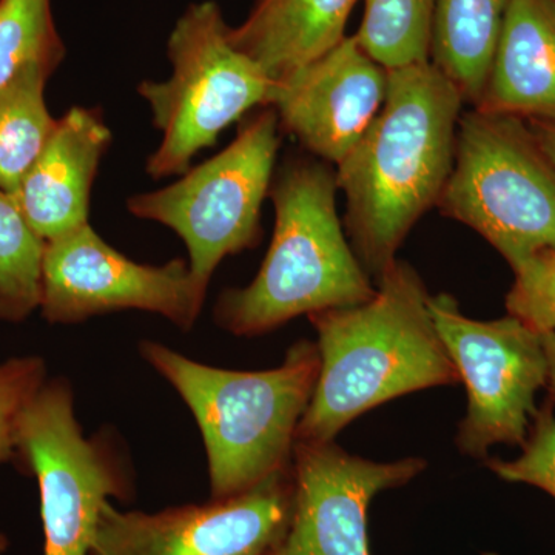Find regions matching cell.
Returning a JSON list of instances; mask_svg holds the SVG:
<instances>
[{"mask_svg": "<svg viewBox=\"0 0 555 555\" xmlns=\"http://www.w3.org/2000/svg\"><path fill=\"white\" fill-rule=\"evenodd\" d=\"M462 94L430 62L389 69L385 104L337 166L350 246L375 283L437 207L452 167Z\"/></svg>", "mask_w": 555, "mask_h": 555, "instance_id": "obj_1", "label": "cell"}, {"mask_svg": "<svg viewBox=\"0 0 555 555\" xmlns=\"http://www.w3.org/2000/svg\"><path fill=\"white\" fill-rule=\"evenodd\" d=\"M429 298L418 273L397 259L369 301L309 315L318 332L320 375L297 441H334L357 416L386 401L460 383Z\"/></svg>", "mask_w": 555, "mask_h": 555, "instance_id": "obj_2", "label": "cell"}, {"mask_svg": "<svg viewBox=\"0 0 555 555\" xmlns=\"http://www.w3.org/2000/svg\"><path fill=\"white\" fill-rule=\"evenodd\" d=\"M337 192V171L321 160L292 158L273 173L272 244L257 278L219 297V326L238 337H255L292 318L363 305L374 297L377 286L343 230Z\"/></svg>", "mask_w": 555, "mask_h": 555, "instance_id": "obj_3", "label": "cell"}, {"mask_svg": "<svg viewBox=\"0 0 555 555\" xmlns=\"http://www.w3.org/2000/svg\"><path fill=\"white\" fill-rule=\"evenodd\" d=\"M141 352L195 415L215 500L244 494L288 469L320 375L315 343H297L280 367L262 372L206 366L152 341L142 343Z\"/></svg>", "mask_w": 555, "mask_h": 555, "instance_id": "obj_4", "label": "cell"}, {"mask_svg": "<svg viewBox=\"0 0 555 555\" xmlns=\"http://www.w3.org/2000/svg\"><path fill=\"white\" fill-rule=\"evenodd\" d=\"M437 207L476 230L513 270L555 250V169L517 116L474 108L460 118Z\"/></svg>", "mask_w": 555, "mask_h": 555, "instance_id": "obj_5", "label": "cell"}, {"mask_svg": "<svg viewBox=\"0 0 555 555\" xmlns=\"http://www.w3.org/2000/svg\"><path fill=\"white\" fill-rule=\"evenodd\" d=\"M230 28L214 0L192 3L167 42L170 79L139 83L138 93L163 131L145 166L149 177L188 173L192 159L214 147L230 124L250 109L270 107L275 80L233 46Z\"/></svg>", "mask_w": 555, "mask_h": 555, "instance_id": "obj_6", "label": "cell"}, {"mask_svg": "<svg viewBox=\"0 0 555 555\" xmlns=\"http://www.w3.org/2000/svg\"><path fill=\"white\" fill-rule=\"evenodd\" d=\"M280 147L273 107L241 122L235 141L169 188L127 201L137 218L177 232L189 250V266L201 283H210L219 262L261 241V208L269 195Z\"/></svg>", "mask_w": 555, "mask_h": 555, "instance_id": "obj_7", "label": "cell"}, {"mask_svg": "<svg viewBox=\"0 0 555 555\" xmlns=\"http://www.w3.org/2000/svg\"><path fill=\"white\" fill-rule=\"evenodd\" d=\"M429 310L466 386L467 411L456 448L473 459H486L495 444L524 447L539 409L537 393L547 383L542 334L513 315L467 318L448 294L430 297Z\"/></svg>", "mask_w": 555, "mask_h": 555, "instance_id": "obj_8", "label": "cell"}, {"mask_svg": "<svg viewBox=\"0 0 555 555\" xmlns=\"http://www.w3.org/2000/svg\"><path fill=\"white\" fill-rule=\"evenodd\" d=\"M17 456L38 478L43 555H90L101 507L126 483L108 449L80 433L67 383H43L25 409Z\"/></svg>", "mask_w": 555, "mask_h": 555, "instance_id": "obj_9", "label": "cell"}, {"mask_svg": "<svg viewBox=\"0 0 555 555\" xmlns=\"http://www.w3.org/2000/svg\"><path fill=\"white\" fill-rule=\"evenodd\" d=\"M207 287L184 259L160 268L138 264L87 222L47 243L39 309L47 321L61 324L116 310H145L189 331L198 320Z\"/></svg>", "mask_w": 555, "mask_h": 555, "instance_id": "obj_10", "label": "cell"}, {"mask_svg": "<svg viewBox=\"0 0 555 555\" xmlns=\"http://www.w3.org/2000/svg\"><path fill=\"white\" fill-rule=\"evenodd\" d=\"M292 511L288 469L210 505L142 514L105 502L90 555H266L286 539Z\"/></svg>", "mask_w": 555, "mask_h": 555, "instance_id": "obj_11", "label": "cell"}, {"mask_svg": "<svg viewBox=\"0 0 555 555\" xmlns=\"http://www.w3.org/2000/svg\"><path fill=\"white\" fill-rule=\"evenodd\" d=\"M425 467L416 456L377 463L350 455L334 441H295L294 511L281 546L291 555H371L372 499L406 485Z\"/></svg>", "mask_w": 555, "mask_h": 555, "instance_id": "obj_12", "label": "cell"}, {"mask_svg": "<svg viewBox=\"0 0 555 555\" xmlns=\"http://www.w3.org/2000/svg\"><path fill=\"white\" fill-rule=\"evenodd\" d=\"M389 69L346 36L334 49L276 80L270 107L280 130L324 163L338 166L386 101Z\"/></svg>", "mask_w": 555, "mask_h": 555, "instance_id": "obj_13", "label": "cell"}, {"mask_svg": "<svg viewBox=\"0 0 555 555\" xmlns=\"http://www.w3.org/2000/svg\"><path fill=\"white\" fill-rule=\"evenodd\" d=\"M112 131L100 109L73 107L14 193L33 230L49 243L89 222L90 193Z\"/></svg>", "mask_w": 555, "mask_h": 555, "instance_id": "obj_14", "label": "cell"}, {"mask_svg": "<svg viewBox=\"0 0 555 555\" xmlns=\"http://www.w3.org/2000/svg\"><path fill=\"white\" fill-rule=\"evenodd\" d=\"M477 109L555 120V0H511Z\"/></svg>", "mask_w": 555, "mask_h": 555, "instance_id": "obj_15", "label": "cell"}, {"mask_svg": "<svg viewBox=\"0 0 555 555\" xmlns=\"http://www.w3.org/2000/svg\"><path fill=\"white\" fill-rule=\"evenodd\" d=\"M357 2L254 0L243 24L230 28V39L276 82L341 42Z\"/></svg>", "mask_w": 555, "mask_h": 555, "instance_id": "obj_16", "label": "cell"}, {"mask_svg": "<svg viewBox=\"0 0 555 555\" xmlns=\"http://www.w3.org/2000/svg\"><path fill=\"white\" fill-rule=\"evenodd\" d=\"M511 0H434L429 62L474 107L483 93Z\"/></svg>", "mask_w": 555, "mask_h": 555, "instance_id": "obj_17", "label": "cell"}, {"mask_svg": "<svg viewBox=\"0 0 555 555\" xmlns=\"http://www.w3.org/2000/svg\"><path fill=\"white\" fill-rule=\"evenodd\" d=\"M53 69L30 65L0 89V190L14 195L57 126L46 102Z\"/></svg>", "mask_w": 555, "mask_h": 555, "instance_id": "obj_18", "label": "cell"}, {"mask_svg": "<svg viewBox=\"0 0 555 555\" xmlns=\"http://www.w3.org/2000/svg\"><path fill=\"white\" fill-rule=\"evenodd\" d=\"M46 246L16 199L0 190V320L21 323L40 308Z\"/></svg>", "mask_w": 555, "mask_h": 555, "instance_id": "obj_19", "label": "cell"}, {"mask_svg": "<svg viewBox=\"0 0 555 555\" xmlns=\"http://www.w3.org/2000/svg\"><path fill=\"white\" fill-rule=\"evenodd\" d=\"M434 0H364L358 46L386 69L429 62Z\"/></svg>", "mask_w": 555, "mask_h": 555, "instance_id": "obj_20", "label": "cell"}, {"mask_svg": "<svg viewBox=\"0 0 555 555\" xmlns=\"http://www.w3.org/2000/svg\"><path fill=\"white\" fill-rule=\"evenodd\" d=\"M64 57L51 0H0V89L30 65L56 72Z\"/></svg>", "mask_w": 555, "mask_h": 555, "instance_id": "obj_21", "label": "cell"}, {"mask_svg": "<svg viewBox=\"0 0 555 555\" xmlns=\"http://www.w3.org/2000/svg\"><path fill=\"white\" fill-rule=\"evenodd\" d=\"M46 377V363L39 357L11 358L0 364V465L17 456L22 415ZM7 546L9 540L0 534V555Z\"/></svg>", "mask_w": 555, "mask_h": 555, "instance_id": "obj_22", "label": "cell"}, {"mask_svg": "<svg viewBox=\"0 0 555 555\" xmlns=\"http://www.w3.org/2000/svg\"><path fill=\"white\" fill-rule=\"evenodd\" d=\"M489 469L509 483L535 486L555 500L554 403L537 409L521 454L516 460L489 459Z\"/></svg>", "mask_w": 555, "mask_h": 555, "instance_id": "obj_23", "label": "cell"}, {"mask_svg": "<svg viewBox=\"0 0 555 555\" xmlns=\"http://www.w3.org/2000/svg\"><path fill=\"white\" fill-rule=\"evenodd\" d=\"M507 292V315L518 318L539 334L555 332V250L542 251L514 270Z\"/></svg>", "mask_w": 555, "mask_h": 555, "instance_id": "obj_24", "label": "cell"}, {"mask_svg": "<svg viewBox=\"0 0 555 555\" xmlns=\"http://www.w3.org/2000/svg\"><path fill=\"white\" fill-rule=\"evenodd\" d=\"M526 122L534 134L537 144L555 169V120H526Z\"/></svg>", "mask_w": 555, "mask_h": 555, "instance_id": "obj_25", "label": "cell"}, {"mask_svg": "<svg viewBox=\"0 0 555 555\" xmlns=\"http://www.w3.org/2000/svg\"><path fill=\"white\" fill-rule=\"evenodd\" d=\"M542 339L547 360L546 389L550 392V401L555 404V332H545V334H542Z\"/></svg>", "mask_w": 555, "mask_h": 555, "instance_id": "obj_26", "label": "cell"}, {"mask_svg": "<svg viewBox=\"0 0 555 555\" xmlns=\"http://www.w3.org/2000/svg\"><path fill=\"white\" fill-rule=\"evenodd\" d=\"M266 555H291L287 553L286 550H284L283 546H278L276 550H273V551H270L269 554H266Z\"/></svg>", "mask_w": 555, "mask_h": 555, "instance_id": "obj_27", "label": "cell"}]
</instances>
